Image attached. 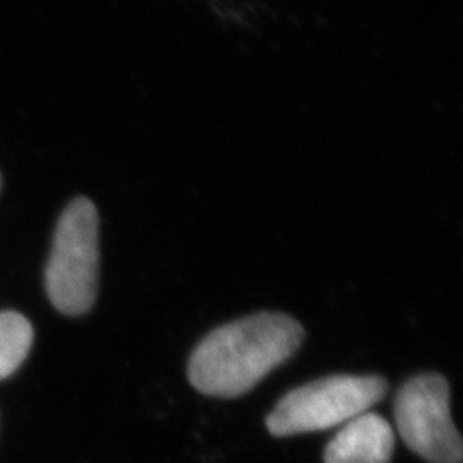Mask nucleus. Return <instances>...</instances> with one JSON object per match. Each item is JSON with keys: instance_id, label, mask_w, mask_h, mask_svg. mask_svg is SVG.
I'll return each mask as SVG.
<instances>
[{"instance_id": "obj_1", "label": "nucleus", "mask_w": 463, "mask_h": 463, "mask_svg": "<svg viewBox=\"0 0 463 463\" xmlns=\"http://www.w3.org/2000/svg\"><path fill=\"white\" fill-rule=\"evenodd\" d=\"M306 331L283 313L237 319L206 335L194 348L187 376L199 393L237 398L298 354Z\"/></svg>"}, {"instance_id": "obj_2", "label": "nucleus", "mask_w": 463, "mask_h": 463, "mask_svg": "<svg viewBox=\"0 0 463 463\" xmlns=\"http://www.w3.org/2000/svg\"><path fill=\"white\" fill-rule=\"evenodd\" d=\"M99 218L88 198L69 203L59 218L45 287L50 302L66 316L88 313L99 294Z\"/></svg>"}, {"instance_id": "obj_3", "label": "nucleus", "mask_w": 463, "mask_h": 463, "mask_svg": "<svg viewBox=\"0 0 463 463\" xmlns=\"http://www.w3.org/2000/svg\"><path fill=\"white\" fill-rule=\"evenodd\" d=\"M388 393L380 374H336L311 381L288 392L266 417V428L287 438L331 430L369 412Z\"/></svg>"}, {"instance_id": "obj_4", "label": "nucleus", "mask_w": 463, "mask_h": 463, "mask_svg": "<svg viewBox=\"0 0 463 463\" xmlns=\"http://www.w3.org/2000/svg\"><path fill=\"white\" fill-rule=\"evenodd\" d=\"M393 415L403 443L430 463H462L463 445L449 411V386L426 373L402 384Z\"/></svg>"}, {"instance_id": "obj_5", "label": "nucleus", "mask_w": 463, "mask_h": 463, "mask_svg": "<svg viewBox=\"0 0 463 463\" xmlns=\"http://www.w3.org/2000/svg\"><path fill=\"white\" fill-rule=\"evenodd\" d=\"M395 432L380 414L364 412L344 424L325 448V463H390Z\"/></svg>"}, {"instance_id": "obj_6", "label": "nucleus", "mask_w": 463, "mask_h": 463, "mask_svg": "<svg viewBox=\"0 0 463 463\" xmlns=\"http://www.w3.org/2000/svg\"><path fill=\"white\" fill-rule=\"evenodd\" d=\"M34 331L28 317L16 311L0 313V380L14 374L26 361Z\"/></svg>"}, {"instance_id": "obj_7", "label": "nucleus", "mask_w": 463, "mask_h": 463, "mask_svg": "<svg viewBox=\"0 0 463 463\" xmlns=\"http://www.w3.org/2000/svg\"><path fill=\"white\" fill-rule=\"evenodd\" d=\"M0 187H2V175H0Z\"/></svg>"}]
</instances>
